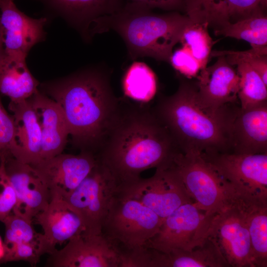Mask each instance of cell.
I'll use <instances>...</instances> for the list:
<instances>
[{"label": "cell", "mask_w": 267, "mask_h": 267, "mask_svg": "<svg viewBox=\"0 0 267 267\" xmlns=\"http://www.w3.org/2000/svg\"><path fill=\"white\" fill-rule=\"evenodd\" d=\"M163 220L139 202L118 192L104 220L101 233L119 252L144 246L158 231Z\"/></svg>", "instance_id": "obj_6"}, {"label": "cell", "mask_w": 267, "mask_h": 267, "mask_svg": "<svg viewBox=\"0 0 267 267\" xmlns=\"http://www.w3.org/2000/svg\"><path fill=\"white\" fill-rule=\"evenodd\" d=\"M33 222L19 213L12 211L2 222L5 227L4 247L20 243H28L39 248L40 233L35 230Z\"/></svg>", "instance_id": "obj_30"}, {"label": "cell", "mask_w": 267, "mask_h": 267, "mask_svg": "<svg viewBox=\"0 0 267 267\" xmlns=\"http://www.w3.org/2000/svg\"><path fill=\"white\" fill-rule=\"evenodd\" d=\"M180 152L153 110L121 105L96 157L119 187L137 180L146 170L170 167Z\"/></svg>", "instance_id": "obj_1"}, {"label": "cell", "mask_w": 267, "mask_h": 267, "mask_svg": "<svg viewBox=\"0 0 267 267\" xmlns=\"http://www.w3.org/2000/svg\"><path fill=\"white\" fill-rule=\"evenodd\" d=\"M119 252L102 233L82 232L61 249L49 255L45 264L49 267H120Z\"/></svg>", "instance_id": "obj_11"}, {"label": "cell", "mask_w": 267, "mask_h": 267, "mask_svg": "<svg viewBox=\"0 0 267 267\" xmlns=\"http://www.w3.org/2000/svg\"><path fill=\"white\" fill-rule=\"evenodd\" d=\"M243 205H232L216 214L208 230V236L215 241L230 267H253Z\"/></svg>", "instance_id": "obj_12"}, {"label": "cell", "mask_w": 267, "mask_h": 267, "mask_svg": "<svg viewBox=\"0 0 267 267\" xmlns=\"http://www.w3.org/2000/svg\"><path fill=\"white\" fill-rule=\"evenodd\" d=\"M29 98L41 130V161L62 153L69 130L61 108L39 90Z\"/></svg>", "instance_id": "obj_18"}, {"label": "cell", "mask_w": 267, "mask_h": 267, "mask_svg": "<svg viewBox=\"0 0 267 267\" xmlns=\"http://www.w3.org/2000/svg\"><path fill=\"white\" fill-rule=\"evenodd\" d=\"M96 163L93 153L84 150L78 155L61 153L31 166L51 195L57 194L64 197L82 182Z\"/></svg>", "instance_id": "obj_13"}, {"label": "cell", "mask_w": 267, "mask_h": 267, "mask_svg": "<svg viewBox=\"0 0 267 267\" xmlns=\"http://www.w3.org/2000/svg\"><path fill=\"white\" fill-rule=\"evenodd\" d=\"M116 179L108 169L99 162L82 182L63 197L80 214L84 232L101 233L104 220L117 192Z\"/></svg>", "instance_id": "obj_8"}, {"label": "cell", "mask_w": 267, "mask_h": 267, "mask_svg": "<svg viewBox=\"0 0 267 267\" xmlns=\"http://www.w3.org/2000/svg\"><path fill=\"white\" fill-rule=\"evenodd\" d=\"M184 10L191 22L215 30L229 22L227 0H184Z\"/></svg>", "instance_id": "obj_27"}, {"label": "cell", "mask_w": 267, "mask_h": 267, "mask_svg": "<svg viewBox=\"0 0 267 267\" xmlns=\"http://www.w3.org/2000/svg\"><path fill=\"white\" fill-rule=\"evenodd\" d=\"M143 4L148 7L177 11L184 9V0H128Z\"/></svg>", "instance_id": "obj_37"}, {"label": "cell", "mask_w": 267, "mask_h": 267, "mask_svg": "<svg viewBox=\"0 0 267 267\" xmlns=\"http://www.w3.org/2000/svg\"><path fill=\"white\" fill-rule=\"evenodd\" d=\"M0 150L1 153L10 154L18 160L20 150L15 137V125L12 115L4 109L0 99Z\"/></svg>", "instance_id": "obj_32"}, {"label": "cell", "mask_w": 267, "mask_h": 267, "mask_svg": "<svg viewBox=\"0 0 267 267\" xmlns=\"http://www.w3.org/2000/svg\"><path fill=\"white\" fill-rule=\"evenodd\" d=\"M149 248L150 267H230L210 236L191 250L176 249L164 253Z\"/></svg>", "instance_id": "obj_21"}, {"label": "cell", "mask_w": 267, "mask_h": 267, "mask_svg": "<svg viewBox=\"0 0 267 267\" xmlns=\"http://www.w3.org/2000/svg\"><path fill=\"white\" fill-rule=\"evenodd\" d=\"M172 166L191 199L207 216H214L232 205L248 202L199 153L180 152L175 156Z\"/></svg>", "instance_id": "obj_5"}, {"label": "cell", "mask_w": 267, "mask_h": 267, "mask_svg": "<svg viewBox=\"0 0 267 267\" xmlns=\"http://www.w3.org/2000/svg\"><path fill=\"white\" fill-rule=\"evenodd\" d=\"M4 254V248L3 245V242L2 241L1 237H0V261L3 257Z\"/></svg>", "instance_id": "obj_39"}, {"label": "cell", "mask_w": 267, "mask_h": 267, "mask_svg": "<svg viewBox=\"0 0 267 267\" xmlns=\"http://www.w3.org/2000/svg\"><path fill=\"white\" fill-rule=\"evenodd\" d=\"M0 153H1V151H0Z\"/></svg>", "instance_id": "obj_40"}, {"label": "cell", "mask_w": 267, "mask_h": 267, "mask_svg": "<svg viewBox=\"0 0 267 267\" xmlns=\"http://www.w3.org/2000/svg\"><path fill=\"white\" fill-rule=\"evenodd\" d=\"M240 107H206L199 99L197 85L183 81L153 110L182 153L214 154L231 152L232 126Z\"/></svg>", "instance_id": "obj_3"}, {"label": "cell", "mask_w": 267, "mask_h": 267, "mask_svg": "<svg viewBox=\"0 0 267 267\" xmlns=\"http://www.w3.org/2000/svg\"><path fill=\"white\" fill-rule=\"evenodd\" d=\"M242 210L250 236L253 267H267V204L247 203Z\"/></svg>", "instance_id": "obj_24"}, {"label": "cell", "mask_w": 267, "mask_h": 267, "mask_svg": "<svg viewBox=\"0 0 267 267\" xmlns=\"http://www.w3.org/2000/svg\"><path fill=\"white\" fill-rule=\"evenodd\" d=\"M208 25L190 22L184 29L179 42L199 63L201 70L207 67L213 41L208 31Z\"/></svg>", "instance_id": "obj_29"}, {"label": "cell", "mask_w": 267, "mask_h": 267, "mask_svg": "<svg viewBox=\"0 0 267 267\" xmlns=\"http://www.w3.org/2000/svg\"><path fill=\"white\" fill-rule=\"evenodd\" d=\"M42 87L61 108L74 143L81 151L96 154L121 105L109 73L100 67L89 68Z\"/></svg>", "instance_id": "obj_2"}, {"label": "cell", "mask_w": 267, "mask_h": 267, "mask_svg": "<svg viewBox=\"0 0 267 267\" xmlns=\"http://www.w3.org/2000/svg\"><path fill=\"white\" fill-rule=\"evenodd\" d=\"M16 204L14 190L6 173L3 156L0 155V221L2 222Z\"/></svg>", "instance_id": "obj_34"}, {"label": "cell", "mask_w": 267, "mask_h": 267, "mask_svg": "<svg viewBox=\"0 0 267 267\" xmlns=\"http://www.w3.org/2000/svg\"><path fill=\"white\" fill-rule=\"evenodd\" d=\"M200 155L244 201L267 204V153Z\"/></svg>", "instance_id": "obj_7"}, {"label": "cell", "mask_w": 267, "mask_h": 267, "mask_svg": "<svg viewBox=\"0 0 267 267\" xmlns=\"http://www.w3.org/2000/svg\"><path fill=\"white\" fill-rule=\"evenodd\" d=\"M190 21L178 11L158 14L143 4L128 1L115 13L94 20L89 34L113 30L123 40L131 59L148 57L169 62Z\"/></svg>", "instance_id": "obj_4"}, {"label": "cell", "mask_w": 267, "mask_h": 267, "mask_svg": "<svg viewBox=\"0 0 267 267\" xmlns=\"http://www.w3.org/2000/svg\"><path fill=\"white\" fill-rule=\"evenodd\" d=\"M34 220L40 225L39 252L42 256L53 253L57 245H62L84 231L79 213L62 196L53 194L46 207Z\"/></svg>", "instance_id": "obj_14"}, {"label": "cell", "mask_w": 267, "mask_h": 267, "mask_svg": "<svg viewBox=\"0 0 267 267\" xmlns=\"http://www.w3.org/2000/svg\"><path fill=\"white\" fill-rule=\"evenodd\" d=\"M3 36L0 22V56L3 52Z\"/></svg>", "instance_id": "obj_38"}, {"label": "cell", "mask_w": 267, "mask_h": 267, "mask_svg": "<svg viewBox=\"0 0 267 267\" xmlns=\"http://www.w3.org/2000/svg\"><path fill=\"white\" fill-rule=\"evenodd\" d=\"M0 154L3 156L6 173L16 197L12 211L33 221L35 216L47 206L50 193L31 165L9 154Z\"/></svg>", "instance_id": "obj_15"}, {"label": "cell", "mask_w": 267, "mask_h": 267, "mask_svg": "<svg viewBox=\"0 0 267 267\" xmlns=\"http://www.w3.org/2000/svg\"><path fill=\"white\" fill-rule=\"evenodd\" d=\"M72 22L86 35L94 20L110 15L124 5L123 0H44Z\"/></svg>", "instance_id": "obj_23"}, {"label": "cell", "mask_w": 267, "mask_h": 267, "mask_svg": "<svg viewBox=\"0 0 267 267\" xmlns=\"http://www.w3.org/2000/svg\"><path fill=\"white\" fill-rule=\"evenodd\" d=\"M0 12L3 52L26 57L31 48L44 37L46 18L29 17L17 7L13 0H0Z\"/></svg>", "instance_id": "obj_16"}, {"label": "cell", "mask_w": 267, "mask_h": 267, "mask_svg": "<svg viewBox=\"0 0 267 267\" xmlns=\"http://www.w3.org/2000/svg\"><path fill=\"white\" fill-rule=\"evenodd\" d=\"M117 192L139 202L163 220L181 205L194 202L172 164L166 168L156 169L150 178H140L118 187Z\"/></svg>", "instance_id": "obj_9"}, {"label": "cell", "mask_w": 267, "mask_h": 267, "mask_svg": "<svg viewBox=\"0 0 267 267\" xmlns=\"http://www.w3.org/2000/svg\"><path fill=\"white\" fill-rule=\"evenodd\" d=\"M41 257L36 245L28 243H20L4 248V256L0 261V264L24 261L35 267L40 262Z\"/></svg>", "instance_id": "obj_35"}, {"label": "cell", "mask_w": 267, "mask_h": 267, "mask_svg": "<svg viewBox=\"0 0 267 267\" xmlns=\"http://www.w3.org/2000/svg\"><path fill=\"white\" fill-rule=\"evenodd\" d=\"M237 72L239 76L238 98L242 109H250L267 102V85L260 76L244 62H239Z\"/></svg>", "instance_id": "obj_28"}, {"label": "cell", "mask_w": 267, "mask_h": 267, "mask_svg": "<svg viewBox=\"0 0 267 267\" xmlns=\"http://www.w3.org/2000/svg\"><path fill=\"white\" fill-rule=\"evenodd\" d=\"M9 109L15 125V137L20 150L18 160L30 165L41 161V133L30 98L10 101Z\"/></svg>", "instance_id": "obj_20"}, {"label": "cell", "mask_w": 267, "mask_h": 267, "mask_svg": "<svg viewBox=\"0 0 267 267\" xmlns=\"http://www.w3.org/2000/svg\"><path fill=\"white\" fill-rule=\"evenodd\" d=\"M212 65L202 70L197 85L199 99L208 108L218 109L237 104L239 76L224 55H219Z\"/></svg>", "instance_id": "obj_17"}, {"label": "cell", "mask_w": 267, "mask_h": 267, "mask_svg": "<svg viewBox=\"0 0 267 267\" xmlns=\"http://www.w3.org/2000/svg\"><path fill=\"white\" fill-rule=\"evenodd\" d=\"M216 35L243 40L252 45H267V17L261 13L238 20L228 22L216 30Z\"/></svg>", "instance_id": "obj_26"}, {"label": "cell", "mask_w": 267, "mask_h": 267, "mask_svg": "<svg viewBox=\"0 0 267 267\" xmlns=\"http://www.w3.org/2000/svg\"><path fill=\"white\" fill-rule=\"evenodd\" d=\"M26 58L3 52L0 56V93L11 102L26 99L38 90L39 83L28 69Z\"/></svg>", "instance_id": "obj_22"}, {"label": "cell", "mask_w": 267, "mask_h": 267, "mask_svg": "<svg viewBox=\"0 0 267 267\" xmlns=\"http://www.w3.org/2000/svg\"><path fill=\"white\" fill-rule=\"evenodd\" d=\"M229 20L234 22L252 16L265 13L267 0H227Z\"/></svg>", "instance_id": "obj_33"}, {"label": "cell", "mask_w": 267, "mask_h": 267, "mask_svg": "<svg viewBox=\"0 0 267 267\" xmlns=\"http://www.w3.org/2000/svg\"><path fill=\"white\" fill-rule=\"evenodd\" d=\"M231 152L267 153V102L245 110L239 108L232 126Z\"/></svg>", "instance_id": "obj_19"}, {"label": "cell", "mask_w": 267, "mask_h": 267, "mask_svg": "<svg viewBox=\"0 0 267 267\" xmlns=\"http://www.w3.org/2000/svg\"><path fill=\"white\" fill-rule=\"evenodd\" d=\"M214 216L206 215L194 202L183 204L163 220L144 246L164 253L176 249L191 250L208 236Z\"/></svg>", "instance_id": "obj_10"}, {"label": "cell", "mask_w": 267, "mask_h": 267, "mask_svg": "<svg viewBox=\"0 0 267 267\" xmlns=\"http://www.w3.org/2000/svg\"><path fill=\"white\" fill-rule=\"evenodd\" d=\"M125 95L139 102H148L157 90V80L152 69L145 63L134 62L126 71L123 79Z\"/></svg>", "instance_id": "obj_25"}, {"label": "cell", "mask_w": 267, "mask_h": 267, "mask_svg": "<svg viewBox=\"0 0 267 267\" xmlns=\"http://www.w3.org/2000/svg\"><path fill=\"white\" fill-rule=\"evenodd\" d=\"M224 55L231 65L239 62H244L260 76L267 85V45H252L250 49L245 51H214L211 53L213 56Z\"/></svg>", "instance_id": "obj_31"}, {"label": "cell", "mask_w": 267, "mask_h": 267, "mask_svg": "<svg viewBox=\"0 0 267 267\" xmlns=\"http://www.w3.org/2000/svg\"><path fill=\"white\" fill-rule=\"evenodd\" d=\"M169 62L175 69L188 78L197 77L201 71L198 62L184 46L172 53Z\"/></svg>", "instance_id": "obj_36"}]
</instances>
